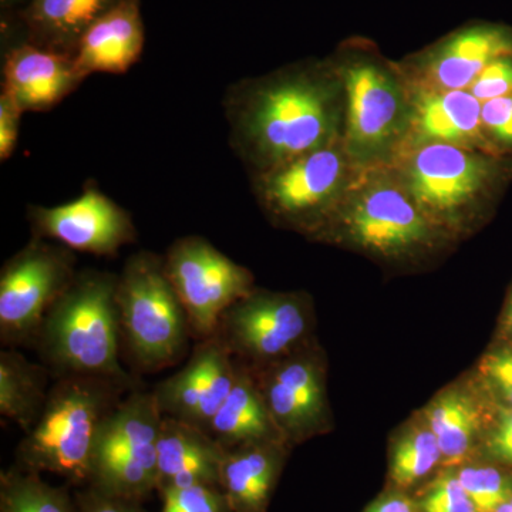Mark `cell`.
<instances>
[{"label": "cell", "mask_w": 512, "mask_h": 512, "mask_svg": "<svg viewBox=\"0 0 512 512\" xmlns=\"http://www.w3.org/2000/svg\"><path fill=\"white\" fill-rule=\"evenodd\" d=\"M222 109L232 150L256 173L332 144L335 87L318 67H296L228 89Z\"/></svg>", "instance_id": "1"}, {"label": "cell", "mask_w": 512, "mask_h": 512, "mask_svg": "<svg viewBox=\"0 0 512 512\" xmlns=\"http://www.w3.org/2000/svg\"><path fill=\"white\" fill-rule=\"evenodd\" d=\"M119 275L86 269L46 313L36 335L43 365L52 375L94 376L134 390L136 379L120 363Z\"/></svg>", "instance_id": "2"}, {"label": "cell", "mask_w": 512, "mask_h": 512, "mask_svg": "<svg viewBox=\"0 0 512 512\" xmlns=\"http://www.w3.org/2000/svg\"><path fill=\"white\" fill-rule=\"evenodd\" d=\"M128 390L104 377H57L35 426L16 447L15 466L56 474L76 487L89 484L104 421Z\"/></svg>", "instance_id": "3"}, {"label": "cell", "mask_w": 512, "mask_h": 512, "mask_svg": "<svg viewBox=\"0 0 512 512\" xmlns=\"http://www.w3.org/2000/svg\"><path fill=\"white\" fill-rule=\"evenodd\" d=\"M121 338L144 372H157L187 352V313L165 272L164 256L150 251L128 256L117 279Z\"/></svg>", "instance_id": "4"}, {"label": "cell", "mask_w": 512, "mask_h": 512, "mask_svg": "<svg viewBox=\"0 0 512 512\" xmlns=\"http://www.w3.org/2000/svg\"><path fill=\"white\" fill-rule=\"evenodd\" d=\"M77 276L76 256L62 244L32 238L0 271V340L35 342L46 313Z\"/></svg>", "instance_id": "5"}, {"label": "cell", "mask_w": 512, "mask_h": 512, "mask_svg": "<svg viewBox=\"0 0 512 512\" xmlns=\"http://www.w3.org/2000/svg\"><path fill=\"white\" fill-rule=\"evenodd\" d=\"M164 266L197 340L214 336L222 313L255 289L247 268L198 235L175 239Z\"/></svg>", "instance_id": "6"}, {"label": "cell", "mask_w": 512, "mask_h": 512, "mask_svg": "<svg viewBox=\"0 0 512 512\" xmlns=\"http://www.w3.org/2000/svg\"><path fill=\"white\" fill-rule=\"evenodd\" d=\"M309 330L311 312L301 295L254 289L222 313L214 336L239 363L258 369L302 348Z\"/></svg>", "instance_id": "7"}, {"label": "cell", "mask_w": 512, "mask_h": 512, "mask_svg": "<svg viewBox=\"0 0 512 512\" xmlns=\"http://www.w3.org/2000/svg\"><path fill=\"white\" fill-rule=\"evenodd\" d=\"M28 221L32 238L53 239L86 254L113 256L137 238L130 212L97 187H86L79 198L56 207L30 205Z\"/></svg>", "instance_id": "8"}, {"label": "cell", "mask_w": 512, "mask_h": 512, "mask_svg": "<svg viewBox=\"0 0 512 512\" xmlns=\"http://www.w3.org/2000/svg\"><path fill=\"white\" fill-rule=\"evenodd\" d=\"M2 92L23 113L55 109L84 82L72 56L32 45L16 12H2Z\"/></svg>", "instance_id": "9"}, {"label": "cell", "mask_w": 512, "mask_h": 512, "mask_svg": "<svg viewBox=\"0 0 512 512\" xmlns=\"http://www.w3.org/2000/svg\"><path fill=\"white\" fill-rule=\"evenodd\" d=\"M256 194L269 214L291 224L318 220L345 181L342 153L329 146L256 173Z\"/></svg>", "instance_id": "10"}, {"label": "cell", "mask_w": 512, "mask_h": 512, "mask_svg": "<svg viewBox=\"0 0 512 512\" xmlns=\"http://www.w3.org/2000/svg\"><path fill=\"white\" fill-rule=\"evenodd\" d=\"M238 366L217 336L198 340L187 365L154 387L161 413L208 433L234 387Z\"/></svg>", "instance_id": "11"}, {"label": "cell", "mask_w": 512, "mask_h": 512, "mask_svg": "<svg viewBox=\"0 0 512 512\" xmlns=\"http://www.w3.org/2000/svg\"><path fill=\"white\" fill-rule=\"evenodd\" d=\"M251 372L286 444L319 430L325 416V384L312 352L299 348Z\"/></svg>", "instance_id": "12"}, {"label": "cell", "mask_w": 512, "mask_h": 512, "mask_svg": "<svg viewBox=\"0 0 512 512\" xmlns=\"http://www.w3.org/2000/svg\"><path fill=\"white\" fill-rule=\"evenodd\" d=\"M490 175V163L468 148L423 144L407 167V187L420 208L453 212L474 200Z\"/></svg>", "instance_id": "13"}, {"label": "cell", "mask_w": 512, "mask_h": 512, "mask_svg": "<svg viewBox=\"0 0 512 512\" xmlns=\"http://www.w3.org/2000/svg\"><path fill=\"white\" fill-rule=\"evenodd\" d=\"M348 94V141L356 153H372L393 137L402 97L382 67L359 60L343 69Z\"/></svg>", "instance_id": "14"}, {"label": "cell", "mask_w": 512, "mask_h": 512, "mask_svg": "<svg viewBox=\"0 0 512 512\" xmlns=\"http://www.w3.org/2000/svg\"><path fill=\"white\" fill-rule=\"evenodd\" d=\"M144 45L141 0H120L87 30L74 64L84 80L94 73L124 74L141 59Z\"/></svg>", "instance_id": "15"}, {"label": "cell", "mask_w": 512, "mask_h": 512, "mask_svg": "<svg viewBox=\"0 0 512 512\" xmlns=\"http://www.w3.org/2000/svg\"><path fill=\"white\" fill-rule=\"evenodd\" d=\"M225 448L207 431L164 416L157 440V491L191 485L220 487Z\"/></svg>", "instance_id": "16"}, {"label": "cell", "mask_w": 512, "mask_h": 512, "mask_svg": "<svg viewBox=\"0 0 512 512\" xmlns=\"http://www.w3.org/2000/svg\"><path fill=\"white\" fill-rule=\"evenodd\" d=\"M512 55V32L494 25L458 30L427 56L426 74L434 90H468L488 64Z\"/></svg>", "instance_id": "17"}, {"label": "cell", "mask_w": 512, "mask_h": 512, "mask_svg": "<svg viewBox=\"0 0 512 512\" xmlns=\"http://www.w3.org/2000/svg\"><path fill=\"white\" fill-rule=\"evenodd\" d=\"M413 201L394 187L367 191L350 214L353 237L363 247L386 254L419 244L427 224Z\"/></svg>", "instance_id": "18"}, {"label": "cell", "mask_w": 512, "mask_h": 512, "mask_svg": "<svg viewBox=\"0 0 512 512\" xmlns=\"http://www.w3.org/2000/svg\"><path fill=\"white\" fill-rule=\"evenodd\" d=\"M286 457L284 441H261L225 450L220 488L231 512H266Z\"/></svg>", "instance_id": "19"}, {"label": "cell", "mask_w": 512, "mask_h": 512, "mask_svg": "<svg viewBox=\"0 0 512 512\" xmlns=\"http://www.w3.org/2000/svg\"><path fill=\"white\" fill-rule=\"evenodd\" d=\"M120 0H30L16 15L26 40L60 55L76 53L94 23Z\"/></svg>", "instance_id": "20"}, {"label": "cell", "mask_w": 512, "mask_h": 512, "mask_svg": "<svg viewBox=\"0 0 512 512\" xmlns=\"http://www.w3.org/2000/svg\"><path fill=\"white\" fill-rule=\"evenodd\" d=\"M483 103L468 90H431L416 100L414 136L421 144L470 146L483 137Z\"/></svg>", "instance_id": "21"}, {"label": "cell", "mask_w": 512, "mask_h": 512, "mask_svg": "<svg viewBox=\"0 0 512 512\" xmlns=\"http://www.w3.org/2000/svg\"><path fill=\"white\" fill-rule=\"evenodd\" d=\"M238 365L234 387L212 419L208 434L225 450L261 441L285 443L251 369L239 362Z\"/></svg>", "instance_id": "22"}, {"label": "cell", "mask_w": 512, "mask_h": 512, "mask_svg": "<svg viewBox=\"0 0 512 512\" xmlns=\"http://www.w3.org/2000/svg\"><path fill=\"white\" fill-rule=\"evenodd\" d=\"M163 417L153 392L131 390L104 421L94 463L117 453L133 454L157 463V440Z\"/></svg>", "instance_id": "23"}, {"label": "cell", "mask_w": 512, "mask_h": 512, "mask_svg": "<svg viewBox=\"0 0 512 512\" xmlns=\"http://www.w3.org/2000/svg\"><path fill=\"white\" fill-rule=\"evenodd\" d=\"M50 370L29 362L18 350L0 352V414L23 433L35 426L49 396Z\"/></svg>", "instance_id": "24"}, {"label": "cell", "mask_w": 512, "mask_h": 512, "mask_svg": "<svg viewBox=\"0 0 512 512\" xmlns=\"http://www.w3.org/2000/svg\"><path fill=\"white\" fill-rule=\"evenodd\" d=\"M427 419L439 441L444 466H460L470 453L477 433L478 417L473 403L458 392L441 394L431 403Z\"/></svg>", "instance_id": "25"}, {"label": "cell", "mask_w": 512, "mask_h": 512, "mask_svg": "<svg viewBox=\"0 0 512 512\" xmlns=\"http://www.w3.org/2000/svg\"><path fill=\"white\" fill-rule=\"evenodd\" d=\"M0 512H77L69 487L52 485L42 474L12 466L0 473Z\"/></svg>", "instance_id": "26"}, {"label": "cell", "mask_w": 512, "mask_h": 512, "mask_svg": "<svg viewBox=\"0 0 512 512\" xmlns=\"http://www.w3.org/2000/svg\"><path fill=\"white\" fill-rule=\"evenodd\" d=\"M443 464L439 441L430 427H414L394 444L389 477L393 488L406 491Z\"/></svg>", "instance_id": "27"}, {"label": "cell", "mask_w": 512, "mask_h": 512, "mask_svg": "<svg viewBox=\"0 0 512 512\" xmlns=\"http://www.w3.org/2000/svg\"><path fill=\"white\" fill-rule=\"evenodd\" d=\"M478 512H494L512 497V480L490 466H463L456 471Z\"/></svg>", "instance_id": "28"}, {"label": "cell", "mask_w": 512, "mask_h": 512, "mask_svg": "<svg viewBox=\"0 0 512 512\" xmlns=\"http://www.w3.org/2000/svg\"><path fill=\"white\" fill-rule=\"evenodd\" d=\"M163 507L160 512H231L220 487L191 485L161 491Z\"/></svg>", "instance_id": "29"}, {"label": "cell", "mask_w": 512, "mask_h": 512, "mask_svg": "<svg viewBox=\"0 0 512 512\" xmlns=\"http://www.w3.org/2000/svg\"><path fill=\"white\" fill-rule=\"evenodd\" d=\"M419 503L421 512H478L458 480L456 471L448 470L424 490Z\"/></svg>", "instance_id": "30"}, {"label": "cell", "mask_w": 512, "mask_h": 512, "mask_svg": "<svg viewBox=\"0 0 512 512\" xmlns=\"http://www.w3.org/2000/svg\"><path fill=\"white\" fill-rule=\"evenodd\" d=\"M468 92L481 103L512 94V55L500 57L488 64L471 84Z\"/></svg>", "instance_id": "31"}, {"label": "cell", "mask_w": 512, "mask_h": 512, "mask_svg": "<svg viewBox=\"0 0 512 512\" xmlns=\"http://www.w3.org/2000/svg\"><path fill=\"white\" fill-rule=\"evenodd\" d=\"M77 512H148L144 501L106 493L93 485H84L74 493Z\"/></svg>", "instance_id": "32"}, {"label": "cell", "mask_w": 512, "mask_h": 512, "mask_svg": "<svg viewBox=\"0 0 512 512\" xmlns=\"http://www.w3.org/2000/svg\"><path fill=\"white\" fill-rule=\"evenodd\" d=\"M481 370L507 409H512V349L490 353L485 357Z\"/></svg>", "instance_id": "33"}, {"label": "cell", "mask_w": 512, "mask_h": 512, "mask_svg": "<svg viewBox=\"0 0 512 512\" xmlns=\"http://www.w3.org/2000/svg\"><path fill=\"white\" fill-rule=\"evenodd\" d=\"M483 128L498 143L512 146V94L483 103Z\"/></svg>", "instance_id": "34"}, {"label": "cell", "mask_w": 512, "mask_h": 512, "mask_svg": "<svg viewBox=\"0 0 512 512\" xmlns=\"http://www.w3.org/2000/svg\"><path fill=\"white\" fill-rule=\"evenodd\" d=\"M23 114L8 93L0 92V161H8L15 153Z\"/></svg>", "instance_id": "35"}, {"label": "cell", "mask_w": 512, "mask_h": 512, "mask_svg": "<svg viewBox=\"0 0 512 512\" xmlns=\"http://www.w3.org/2000/svg\"><path fill=\"white\" fill-rule=\"evenodd\" d=\"M494 456L512 464V409H504L490 441Z\"/></svg>", "instance_id": "36"}, {"label": "cell", "mask_w": 512, "mask_h": 512, "mask_svg": "<svg viewBox=\"0 0 512 512\" xmlns=\"http://www.w3.org/2000/svg\"><path fill=\"white\" fill-rule=\"evenodd\" d=\"M365 512H421L419 503L406 491L393 488L389 493L380 495Z\"/></svg>", "instance_id": "37"}, {"label": "cell", "mask_w": 512, "mask_h": 512, "mask_svg": "<svg viewBox=\"0 0 512 512\" xmlns=\"http://www.w3.org/2000/svg\"><path fill=\"white\" fill-rule=\"evenodd\" d=\"M30 0H0V10L2 12H18L28 6Z\"/></svg>", "instance_id": "38"}, {"label": "cell", "mask_w": 512, "mask_h": 512, "mask_svg": "<svg viewBox=\"0 0 512 512\" xmlns=\"http://www.w3.org/2000/svg\"><path fill=\"white\" fill-rule=\"evenodd\" d=\"M494 512H512V497L510 500L505 501L504 504H501Z\"/></svg>", "instance_id": "39"}, {"label": "cell", "mask_w": 512, "mask_h": 512, "mask_svg": "<svg viewBox=\"0 0 512 512\" xmlns=\"http://www.w3.org/2000/svg\"><path fill=\"white\" fill-rule=\"evenodd\" d=\"M507 326H508V330H510V332L512 333V298H511L510 306H508Z\"/></svg>", "instance_id": "40"}]
</instances>
